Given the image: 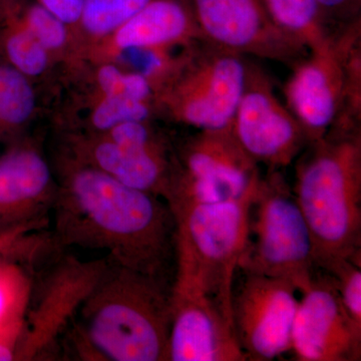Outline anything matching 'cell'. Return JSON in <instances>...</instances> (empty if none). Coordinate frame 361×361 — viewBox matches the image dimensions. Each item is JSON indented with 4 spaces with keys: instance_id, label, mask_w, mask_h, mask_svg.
Returning <instances> with one entry per match:
<instances>
[{
    "instance_id": "cell-1",
    "label": "cell",
    "mask_w": 361,
    "mask_h": 361,
    "mask_svg": "<svg viewBox=\"0 0 361 361\" xmlns=\"http://www.w3.org/2000/svg\"><path fill=\"white\" fill-rule=\"evenodd\" d=\"M54 171L51 233L59 249L104 251L115 264L173 284L176 220L168 202L66 156Z\"/></svg>"
},
{
    "instance_id": "cell-2",
    "label": "cell",
    "mask_w": 361,
    "mask_h": 361,
    "mask_svg": "<svg viewBox=\"0 0 361 361\" xmlns=\"http://www.w3.org/2000/svg\"><path fill=\"white\" fill-rule=\"evenodd\" d=\"M171 290L167 282L110 259L66 329L78 355L87 360L168 361Z\"/></svg>"
},
{
    "instance_id": "cell-3",
    "label": "cell",
    "mask_w": 361,
    "mask_h": 361,
    "mask_svg": "<svg viewBox=\"0 0 361 361\" xmlns=\"http://www.w3.org/2000/svg\"><path fill=\"white\" fill-rule=\"evenodd\" d=\"M294 196L319 269L361 254V129L331 130L297 158Z\"/></svg>"
},
{
    "instance_id": "cell-4",
    "label": "cell",
    "mask_w": 361,
    "mask_h": 361,
    "mask_svg": "<svg viewBox=\"0 0 361 361\" xmlns=\"http://www.w3.org/2000/svg\"><path fill=\"white\" fill-rule=\"evenodd\" d=\"M256 191L239 200L172 208L176 220L173 281L192 285L210 297L231 323L233 287L248 243Z\"/></svg>"
},
{
    "instance_id": "cell-5",
    "label": "cell",
    "mask_w": 361,
    "mask_h": 361,
    "mask_svg": "<svg viewBox=\"0 0 361 361\" xmlns=\"http://www.w3.org/2000/svg\"><path fill=\"white\" fill-rule=\"evenodd\" d=\"M248 61L205 40L183 47L156 87L157 114L197 130L230 129Z\"/></svg>"
},
{
    "instance_id": "cell-6",
    "label": "cell",
    "mask_w": 361,
    "mask_h": 361,
    "mask_svg": "<svg viewBox=\"0 0 361 361\" xmlns=\"http://www.w3.org/2000/svg\"><path fill=\"white\" fill-rule=\"evenodd\" d=\"M239 269L287 280L299 292L317 270L310 227L281 171L261 178Z\"/></svg>"
},
{
    "instance_id": "cell-7",
    "label": "cell",
    "mask_w": 361,
    "mask_h": 361,
    "mask_svg": "<svg viewBox=\"0 0 361 361\" xmlns=\"http://www.w3.org/2000/svg\"><path fill=\"white\" fill-rule=\"evenodd\" d=\"M66 141L68 158L97 169L126 186L170 201L175 146L151 121L120 123L102 134H73Z\"/></svg>"
},
{
    "instance_id": "cell-8",
    "label": "cell",
    "mask_w": 361,
    "mask_h": 361,
    "mask_svg": "<svg viewBox=\"0 0 361 361\" xmlns=\"http://www.w3.org/2000/svg\"><path fill=\"white\" fill-rule=\"evenodd\" d=\"M171 208L239 200L260 183V166L240 146L231 128L199 130L175 146Z\"/></svg>"
},
{
    "instance_id": "cell-9",
    "label": "cell",
    "mask_w": 361,
    "mask_h": 361,
    "mask_svg": "<svg viewBox=\"0 0 361 361\" xmlns=\"http://www.w3.org/2000/svg\"><path fill=\"white\" fill-rule=\"evenodd\" d=\"M109 263L106 256L84 261L58 249L37 268L25 334L16 356L42 360L51 355Z\"/></svg>"
},
{
    "instance_id": "cell-10",
    "label": "cell",
    "mask_w": 361,
    "mask_h": 361,
    "mask_svg": "<svg viewBox=\"0 0 361 361\" xmlns=\"http://www.w3.org/2000/svg\"><path fill=\"white\" fill-rule=\"evenodd\" d=\"M361 39V18L332 32L329 44L292 66L283 87L284 103L307 135L310 142L326 135L341 118L345 99L346 59Z\"/></svg>"
},
{
    "instance_id": "cell-11",
    "label": "cell",
    "mask_w": 361,
    "mask_h": 361,
    "mask_svg": "<svg viewBox=\"0 0 361 361\" xmlns=\"http://www.w3.org/2000/svg\"><path fill=\"white\" fill-rule=\"evenodd\" d=\"M231 130L244 151L268 172L289 167L310 145L302 126L277 97L269 75L250 59Z\"/></svg>"
},
{
    "instance_id": "cell-12",
    "label": "cell",
    "mask_w": 361,
    "mask_h": 361,
    "mask_svg": "<svg viewBox=\"0 0 361 361\" xmlns=\"http://www.w3.org/2000/svg\"><path fill=\"white\" fill-rule=\"evenodd\" d=\"M203 40L248 58L291 66L307 49L273 21L263 0H189Z\"/></svg>"
},
{
    "instance_id": "cell-13",
    "label": "cell",
    "mask_w": 361,
    "mask_h": 361,
    "mask_svg": "<svg viewBox=\"0 0 361 361\" xmlns=\"http://www.w3.org/2000/svg\"><path fill=\"white\" fill-rule=\"evenodd\" d=\"M241 270V269H239ZM233 287V329L248 360L270 361L291 349L298 289L287 280L241 270Z\"/></svg>"
},
{
    "instance_id": "cell-14",
    "label": "cell",
    "mask_w": 361,
    "mask_h": 361,
    "mask_svg": "<svg viewBox=\"0 0 361 361\" xmlns=\"http://www.w3.org/2000/svg\"><path fill=\"white\" fill-rule=\"evenodd\" d=\"M291 334L299 361H360L361 329L349 318L331 277L315 271L301 291Z\"/></svg>"
},
{
    "instance_id": "cell-15",
    "label": "cell",
    "mask_w": 361,
    "mask_h": 361,
    "mask_svg": "<svg viewBox=\"0 0 361 361\" xmlns=\"http://www.w3.org/2000/svg\"><path fill=\"white\" fill-rule=\"evenodd\" d=\"M168 361H246L232 323L210 297L173 281Z\"/></svg>"
},
{
    "instance_id": "cell-16",
    "label": "cell",
    "mask_w": 361,
    "mask_h": 361,
    "mask_svg": "<svg viewBox=\"0 0 361 361\" xmlns=\"http://www.w3.org/2000/svg\"><path fill=\"white\" fill-rule=\"evenodd\" d=\"M58 194L56 171L35 145L0 158V217L13 233L44 231Z\"/></svg>"
},
{
    "instance_id": "cell-17",
    "label": "cell",
    "mask_w": 361,
    "mask_h": 361,
    "mask_svg": "<svg viewBox=\"0 0 361 361\" xmlns=\"http://www.w3.org/2000/svg\"><path fill=\"white\" fill-rule=\"evenodd\" d=\"M198 40L203 39L189 0H155L96 44L99 63L127 52H166Z\"/></svg>"
},
{
    "instance_id": "cell-18",
    "label": "cell",
    "mask_w": 361,
    "mask_h": 361,
    "mask_svg": "<svg viewBox=\"0 0 361 361\" xmlns=\"http://www.w3.org/2000/svg\"><path fill=\"white\" fill-rule=\"evenodd\" d=\"M273 21L301 42L308 51L329 44L332 30L315 0H263Z\"/></svg>"
},
{
    "instance_id": "cell-19",
    "label": "cell",
    "mask_w": 361,
    "mask_h": 361,
    "mask_svg": "<svg viewBox=\"0 0 361 361\" xmlns=\"http://www.w3.org/2000/svg\"><path fill=\"white\" fill-rule=\"evenodd\" d=\"M37 108L32 78L6 61L0 63V127L2 135L25 126Z\"/></svg>"
},
{
    "instance_id": "cell-20",
    "label": "cell",
    "mask_w": 361,
    "mask_h": 361,
    "mask_svg": "<svg viewBox=\"0 0 361 361\" xmlns=\"http://www.w3.org/2000/svg\"><path fill=\"white\" fill-rule=\"evenodd\" d=\"M154 1L155 0H85L78 30L92 42H101Z\"/></svg>"
},
{
    "instance_id": "cell-21",
    "label": "cell",
    "mask_w": 361,
    "mask_h": 361,
    "mask_svg": "<svg viewBox=\"0 0 361 361\" xmlns=\"http://www.w3.org/2000/svg\"><path fill=\"white\" fill-rule=\"evenodd\" d=\"M157 115L153 102L125 94L99 96L87 116L90 134H102L111 128L132 121H151Z\"/></svg>"
},
{
    "instance_id": "cell-22",
    "label": "cell",
    "mask_w": 361,
    "mask_h": 361,
    "mask_svg": "<svg viewBox=\"0 0 361 361\" xmlns=\"http://www.w3.org/2000/svg\"><path fill=\"white\" fill-rule=\"evenodd\" d=\"M25 27L52 56L66 51L73 32L66 23L40 6L37 0H16Z\"/></svg>"
},
{
    "instance_id": "cell-23",
    "label": "cell",
    "mask_w": 361,
    "mask_h": 361,
    "mask_svg": "<svg viewBox=\"0 0 361 361\" xmlns=\"http://www.w3.org/2000/svg\"><path fill=\"white\" fill-rule=\"evenodd\" d=\"M320 270L331 277L344 310L361 329V254L336 259Z\"/></svg>"
},
{
    "instance_id": "cell-24",
    "label": "cell",
    "mask_w": 361,
    "mask_h": 361,
    "mask_svg": "<svg viewBox=\"0 0 361 361\" xmlns=\"http://www.w3.org/2000/svg\"><path fill=\"white\" fill-rule=\"evenodd\" d=\"M327 25L338 27L361 18V0H315Z\"/></svg>"
},
{
    "instance_id": "cell-25",
    "label": "cell",
    "mask_w": 361,
    "mask_h": 361,
    "mask_svg": "<svg viewBox=\"0 0 361 361\" xmlns=\"http://www.w3.org/2000/svg\"><path fill=\"white\" fill-rule=\"evenodd\" d=\"M47 11L66 23L71 30H78L82 20L85 0H37Z\"/></svg>"
},
{
    "instance_id": "cell-26",
    "label": "cell",
    "mask_w": 361,
    "mask_h": 361,
    "mask_svg": "<svg viewBox=\"0 0 361 361\" xmlns=\"http://www.w3.org/2000/svg\"><path fill=\"white\" fill-rule=\"evenodd\" d=\"M14 356H16V355H14L13 349L0 344V361L13 360Z\"/></svg>"
},
{
    "instance_id": "cell-27",
    "label": "cell",
    "mask_w": 361,
    "mask_h": 361,
    "mask_svg": "<svg viewBox=\"0 0 361 361\" xmlns=\"http://www.w3.org/2000/svg\"><path fill=\"white\" fill-rule=\"evenodd\" d=\"M4 294H2L1 290H0V312H1L2 307H4Z\"/></svg>"
}]
</instances>
